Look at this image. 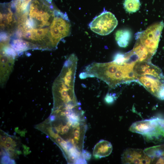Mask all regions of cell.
<instances>
[{"mask_svg":"<svg viewBox=\"0 0 164 164\" xmlns=\"http://www.w3.org/2000/svg\"><path fill=\"white\" fill-rule=\"evenodd\" d=\"M113 149L111 143L107 141L101 140L95 145L93 155L95 158L100 159L109 155Z\"/></svg>","mask_w":164,"mask_h":164,"instance_id":"8fae6325","label":"cell"},{"mask_svg":"<svg viewBox=\"0 0 164 164\" xmlns=\"http://www.w3.org/2000/svg\"><path fill=\"white\" fill-rule=\"evenodd\" d=\"M137 79V82L157 98L161 89L164 87V80L152 76L138 75Z\"/></svg>","mask_w":164,"mask_h":164,"instance_id":"30bf717a","label":"cell"},{"mask_svg":"<svg viewBox=\"0 0 164 164\" xmlns=\"http://www.w3.org/2000/svg\"><path fill=\"white\" fill-rule=\"evenodd\" d=\"M132 51L138 57V62H149L153 56L137 40Z\"/></svg>","mask_w":164,"mask_h":164,"instance_id":"7c38bea8","label":"cell"},{"mask_svg":"<svg viewBox=\"0 0 164 164\" xmlns=\"http://www.w3.org/2000/svg\"><path fill=\"white\" fill-rule=\"evenodd\" d=\"M56 119V117L55 115H52L50 118V121H53Z\"/></svg>","mask_w":164,"mask_h":164,"instance_id":"603a6c76","label":"cell"},{"mask_svg":"<svg viewBox=\"0 0 164 164\" xmlns=\"http://www.w3.org/2000/svg\"><path fill=\"white\" fill-rule=\"evenodd\" d=\"M7 138L4 136H1L0 140L2 142H5L6 141Z\"/></svg>","mask_w":164,"mask_h":164,"instance_id":"7402d4cb","label":"cell"},{"mask_svg":"<svg viewBox=\"0 0 164 164\" xmlns=\"http://www.w3.org/2000/svg\"><path fill=\"white\" fill-rule=\"evenodd\" d=\"M123 5L126 12L133 13L139 10L141 3L139 0H125Z\"/></svg>","mask_w":164,"mask_h":164,"instance_id":"9a60e30c","label":"cell"},{"mask_svg":"<svg viewBox=\"0 0 164 164\" xmlns=\"http://www.w3.org/2000/svg\"><path fill=\"white\" fill-rule=\"evenodd\" d=\"M131 36V33L128 30L120 29L116 32L115 39L119 46L121 47H125L128 44Z\"/></svg>","mask_w":164,"mask_h":164,"instance_id":"4fadbf2b","label":"cell"},{"mask_svg":"<svg viewBox=\"0 0 164 164\" xmlns=\"http://www.w3.org/2000/svg\"><path fill=\"white\" fill-rule=\"evenodd\" d=\"M83 154L84 158L86 160H88L91 158V154L87 151L84 150Z\"/></svg>","mask_w":164,"mask_h":164,"instance_id":"ac0fdd59","label":"cell"},{"mask_svg":"<svg viewBox=\"0 0 164 164\" xmlns=\"http://www.w3.org/2000/svg\"><path fill=\"white\" fill-rule=\"evenodd\" d=\"M157 98L161 100H164V87L160 91Z\"/></svg>","mask_w":164,"mask_h":164,"instance_id":"ffe728a7","label":"cell"},{"mask_svg":"<svg viewBox=\"0 0 164 164\" xmlns=\"http://www.w3.org/2000/svg\"><path fill=\"white\" fill-rule=\"evenodd\" d=\"M137 76L149 75L164 80V76L161 69L149 62H137L133 68Z\"/></svg>","mask_w":164,"mask_h":164,"instance_id":"9c48e42d","label":"cell"},{"mask_svg":"<svg viewBox=\"0 0 164 164\" xmlns=\"http://www.w3.org/2000/svg\"><path fill=\"white\" fill-rule=\"evenodd\" d=\"M118 24V20L114 15L110 12L105 11L94 18L89 26L94 32L104 36L111 33Z\"/></svg>","mask_w":164,"mask_h":164,"instance_id":"52a82bcc","label":"cell"},{"mask_svg":"<svg viewBox=\"0 0 164 164\" xmlns=\"http://www.w3.org/2000/svg\"><path fill=\"white\" fill-rule=\"evenodd\" d=\"M129 130L141 134L147 142L158 143L164 141L163 120L158 118L135 122Z\"/></svg>","mask_w":164,"mask_h":164,"instance_id":"277c9868","label":"cell"},{"mask_svg":"<svg viewBox=\"0 0 164 164\" xmlns=\"http://www.w3.org/2000/svg\"><path fill=\"white\" fill-rule=\"evenodd\" d=\"M12 38L23 40L30 49H56L52 36L60 11L52 0H21L13 8Z\"/></svg>","mask_w":164,"mask_h":164,"instance_id":"6da1fadb","label":"cell"},{"mask_svg":"<svg viewBox=\"0 0 164 164\" xmlns=\"http://www.w3.org/2000/svg\"><path fill=\"white\" fill-rule=\"evenodd\" d=\"M163 158V159H164V153H163V154L162 155V156Z\"/></svg>","mask_w":164,"mask_h":164,"instance_id":"4316f807","label":"cell"},{"mask_svg":"<svg viewBox=\"0 0 164 164\" xmlns=\"http://www.w3.org/2000/svg\"><path fill=\"white\" fill-rule=\"evenodd\" d=\"M164 23L162 21L155 24L141 33L138 40L152 55L157 49Z\"/></svg>","mask_w":164,"mask_h":164,"instance_id":"8992f818","label":"cell"},{"mask_svg":"<svg viewBox=\"0 0 164 164\" xmlns=\"http://www.w3.org/2000/svg\"><path fill=\"white\" fill-rule=\"evenodd\" d=\"M124 164H150L152 159L147 155L144 151L140 149L128 148L123 152L121 157Z\"/></svg>","mask_w":164,"mask_h":164,"instance_id":"ba28073f","label":"cell"},{"mask_svg":"<svg viewBox=\"0 0 164 164\" xmlns=\"http://www.w3.org/2000/svg\"><path fill=\"white\" fill-rule=\"evenodd\" d=\"M116 99L115 95L114 94H107L104 97V101L108 104L112 103Z\"/></svg>","mask_w":164,"mask_h":164,"instance_id":"e0dca14e","label":"cell"},{"mask_svg":"<svg viewBox=\"0 0 164 164\" xmlns=\"http://www.w3.org/2000/svg\"><path fill=\"white\" fill-rule=\"evenodd\" d=\"M22 146L24 148L23 150L24 153L25 155H27L30 152H29V148L27 147L25 145H22Z\"/></svg>","mask_w":164,"mask_h":164,"instance_id":"44dd1931","label":"cell"},{"mask_svg":"<svg viewBox=\"0 0 164 164\" xmlns=\"http://www.w3.org/2000/svg\"><path fill=\"white\" fill-rule=\"evenodd\" d=\"M6 141L12 142L13 141L12 139L10 137H8L7 138V139Z\"/></svg>","mask_w":164,"mask_h":164,"instance_id":"cb8c5ba5","label":"cell"},{"mask_svg":"<svg viewBox=\"0 0 164 164\" xmlns=\"http://www.w3.org/2000/svg\"><path fill=\"white\" fill-rule=\"evenodd\" d=\"M163 122H164V120H163Z\"/></svg>","mask_w":164,"mask_h":164,"instance_id":"83f0119b","label":"cell"},{"mask_svg":"<svg viewBox=\"0 0 164 164\" xmlns=\"http://www.w3.org/2000/svg\"><path fill=\"white\" fill-rule=\"evenodd\" d=\"M0 45V85L3 87L12 72L17 53L9 43Z\"/></svg>","mask_w":164,"mask_h":164,"instance_id":"5b68a950","label":"cell"},{"mask_svg":"<svg viewBox=\"0 0 164 164\" xmlns=\"http://www.w3.org/2000/svg\"><path fill=\"white\" fill-rule=\"evenodd\" d=\"M76 72L70 68H63L52 86L54 108L78 103L74 91Z\"/></svg>","mask_w":164,"mask_h":164,"instance_id":"3957f363","label":"cell"},{"mask_svg":"<svg viewBox=\"0 0 164 164\" xmlns=\"http://www.w3.org/2000/svg\"><path fill=\"white\" fill-rule=\"evenodd\" d=\"M9 164H15V162L14 160L11 159L10 160Z\"/></svg>","mask_w":164,"mask_h":164,"instance_id":"d4e9b609","label":"cell"},{"mask_svg":"<svg viewBox=\"0 0 164 164\" xmlns=\"http://www.w3.org/2000/svg\"><path fill=\"white\" fill-rule=\"evenodd\" d=\"M16 153L18 154H21L22 152L21 151H16Z\"/></svg>","mask_w":164,"mask_h":164,"instance_id":"484cf974","label":"cell"},{"mask_svg":"<svg viewBox=\"0 0 164 164\" xmlns=\"http://www.w3.org/2000/svg\"><path fill=\"white\" fill-rule=\"evenodd\" d=\"M113 61L119 64H124L126 61L125 54L121 53H117L114 56Z\"/></svg>","mask_w":164,"mask_h":164,"instance_id":"2e32d148","label":"cell"},{"mask_svg":"<svg viewBox=\"0 0 164 164\" xmlns=\"http://www.w3.org/2000/svg\"><path fill=\"white\" fill-rule=\"evenodd\" d=\"M135 63L119 64L113 61L105 63L94 62L87 66L79 77L82 79L97 77L105 82L110 88H114L121 84L137 82L133 69Z\"/></svg>","mask_w":164,"mask_h":164,"instance_id":"7a4b0ae2","label":"cell"},{"mask_svg":"<svg viewBox=\"0 0 164 164\" xmlns=\"http://www.w3.org/2000/svg\"><path fill=\"white\" fill-rule=\"evenodd\" d=\"M10 160L9 156L8 155H4L1 159L2 164H9Z\"/></svg>","mask_w":164,"mask_h":164,"instance_id":"d6986e66","label":"cell"},{"mask_svg":"<svg viewBox=\"0 0 164 164\" xmlns=\"http://www.w3.org/2000/svg\"><path fill=\"white\" fill-rule=\"evenodd\" d=\"M144 151L152 159V163H155L158 159L162 156L164 152V144L149 147L145 149Z\"/></svg>","mask_w":164,"mask_h":164,"instance_id":"5bb4252c","label":"cell"}]
</instances>
